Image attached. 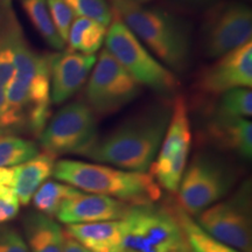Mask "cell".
Instances as JSON below:
<instances>
[{
  "label": "cell",
  "instance_id": "obj_22",
  "mask_svg": "<svg viewBox=\"0 0 252 252\" xmlns=\"http://www.w3.org/2000/svg\"><path fill=\"white\" fill-rule=\"evenodd\" d=\"M20 4L33 27L47 45L58 52L64 49L65 42L55 30L47 0H20Z\"/></svg>",
  "mask_w": 252,
  "mask_h": 252
},
{
  "label": "cell",
  "instance_id": "obj_4",
  "mask_svg": "<svg viewBox=\"0 0 252 252\" xmlns=\"http://www.w3.org/2000/svg\"><path fill=\"white\" fill-rule=\"evenodd\" d=\"M53 175L82 191L117 198L130 206L156 203L161 196V188L150 173L124 171L77 160H60L55 162Z\"/></svg>",
  "mask_w": 252,
  "mask_h": 252
},
{
  "label": "cell",
  "instance_id": "obj_25",
  "mask_svg": "<svg viewBox=\"0 0 252 252\" xmlns=\"http://www.w3.org/2000/svg\"><path fill=\"white\" fill-rule=\"evenodd\" d=\"M39 154V147L32 140L17 135H0V167H15Z\"/></svg>",
  "mask_w": 252,
  "mask_h": 252
},
{
  "label": "cell",
  "instance_id": "obj_7",
  "mask_svg": "<svg viewBox=\"0 0 252 252\" xmlns=\"http://www.w3.org/2000/svg\"><path fill=\"white\" fill-rule=\"evenodd\" d=\"M252 39V9L236 0H220L204 11L200 46L207 59L216 60Z\"/></svg>",
  "mask_w": 252,
  "mask_h": 252
},
{
  "label": "cell",
  "instance_id": "obj_5",
  "mask_svg": "<svg viewBox=\"0 0 252 252\" xmlns=\"http://www.w3.org/2000/svg\"><path fill=\"white\" fill-rule=\"evenodd\" d=\"M174 204L132 206L122 220L121 252H189Z\"/></svg>",
  "mask_w": 252,
  "mask_h": 252
},
{
  "label": "cell",
  "instance_id": "obj_9",
  "mask_svg": "<svg viewBox=\"0 0 252 252\" xmlns=\"http://www.w3.org/2000/svg\"><path fill=\"white\" fill-rule=\"evenodd\" d=\"M141 88L111 53L103 48L86 83L84 98L94 115L108 116L137 98Z\"/></svg>",
  "mask_w": 252,
  "mask_h": 252
},
{
  "label": "cell",
  "instance_id": "obj_32",
  "mask_svg": "<svg viewBox=\"0 0 252 252\" xmlns=\"http://www.w3.org/2000/svg\"><path fill=\"white\" fill-rule=\"evenodd\" d=\"M63 252H91L75 238L64 231V242H63Z\"/></svg>",
  "mask_w": 252,
  "mask_h": 252
},
{
  "label": "cell",
  "instance_id": "obj_17",
  "mask_svg": "<svg viewBox=\"0 0 252 252\" xmlns=\"http://www.w3.org/2000/svg\"><path fill=\"white\" fill-rule=\"evenodd\" d=\"M207 137L215 146L230 151L245 160L252 157V123L248 118L220 117L212 115Z\"/></svg>",
  "mask_w": 252,
  "mask_h": 252
},
{
  "label": "cell",
  "instance_id": "obj_19",
  "mask_svg": "<svg viewBox=\"0 0 252 252\" xmlns=\"http://www.w3.org/2000/svg\"><path fill=\"white\" fill-rule=\"evenodd\" d=\"M56 157L50 153H39L28 161L13 167V188L19 202L27 206L33 195L50 175H53Z\"/></svg>",
  "mask_w": 252,
  "mask_h": 252
},
{
  "label": "cell",
  "instance_id": "obj_14",
  "mask_svg": "<svg viewBox=\"0 0 252 252\" xmlns=\"http://www.w3.org/2000/svg\"><path fill=\"white\" fill-rule=\"evenodd\" d=\"M96 60V54H82L70 48L50 54L52 102L62 104L78 93L87 83Z\"/></svg>",
  "mask_w": 252,
  "mask_h": 252
},
{
  "label": "cell",
  "instance_id": "obj_8",
  "mask_svg": "<svg viewBox=\"0 0 252 252\" xmlns=\"http://www.w3.org/2000/svg\"><path fill=\"white\" fill-rule=\"evenodd\" d=\"M235 175L224 162L210 154H197L186 167L178 189V204L196 216L226 196Z\"/></svg>",
  "mask_w": 252,
  "mask_h": 252
},
{
  "label": "cell",
  "instance_id": "obj_27",
  "mask_svg": "<svg viewBox=\"0 0 252 252\" xmlns=\"http://www.w3.org/2000/svg\"><path fill=\"white\" fill-rule=\"evenodd\" d=\"M75 18H88L109 27L113 11L109 0H64Z\"/></svg>",
  "mask_w": 252,
  "mask_h": 252
},
{
  "label": "cell",
  "instance_id": "obj_15",
  "mask_svg": "<svg viewBox=\"0 0 252 252\" xmlns=\"http://www.w3.org/2000/svg\"><path fill=\"white\" fill-rule=\"evenodd\" d=\"M131 208L130 204L117 198L81 191L62 204L56 219L65 225L119 220L127 215Z\"/></svg>",
  "mask_w": 252,
  "mask_h": 252
},
{
  "label": "cell",
  "instance_id": "obj_11",
  "mask_svg": "<svg viewBox=\"0 0 252 252\" xmlns=\"http://www.w3.org/2000/svg\"><path fill=\"white\" fill-rule=\"evenodd\" d=\"M251 181L237 191L198 214L195 222L217 241L241 252H252Z\"/></svg>",
  "mask_w": 252,
  "mask_h": 252
},
{
  "label": "cell",
  "instance_id": "obj_2",
  "mask_svg": "<svg viewBox=\"0 0 252 252\" xmlns=\"http://www.w3.org/2000/svg\"><path fill=\"white\" fill-rule=\"evenodd\" d=\"M109 1L112 11L165 67L176 76L188 70L193 58V31L188 20L159 6Z\"/></svg>",
  "mask_w": 252,
  "mask_h": 252
},
{
  "label": "cell",
  "instance_id": "obj_20",
  "mask_svg": "<svg viewBox=\"0 0 252 252\" xmlns=\"http://www.w3.org/2000/svg\"><path fill=\"white\" fill-rule=\"evenodd\" d=\"M24 230L31 252H63L64 232L52 217L28 213L24 217Z\"/></svg>",
  "mask_w": 252,
  "mask_h": 252
},
{
  "label": "cell",
  "instance_id": "obj_12",
  "mask_svg": "<svg viewBox=\"0 0 252 252\" xmlns=\"http://www.w3.org/2000/svg\"><path fill=\"white\" fill-rule=\"evenodd\" d=\"M45 152L53 156L83 154L97 139V119L86 102L65 104L39 135Z\"/></svg>",
  "mask_w": 252,
  "mask_h": 252
},
{
  "label": "cell",
  "instance_id": "obj_1",
  "mask_svg": "<svg viewBox=\"0 0 252 252\" xmlns=\"http://www.w3.org/2000/svg\"><path fill=\"white\" fill-rule=\"evenodd\" d=\"M172 113V105L158 103L135 113L115 130L97 137L82 156L98 163L146 173L152 166Z\"/></svg>",
  "mask_w": 252,
  "mask_h": 252
},
{
  "label": "cell",
  "instance_id": "obj_28",
  "mask_svg": "<svg viewBox=\"0 0 252 252\" xmlns=\"http://www.w3.org/2000/svg\"><path fill=\"white\" fill-rule=\"evenodd\" d=\"M47 4H48L49 13L56 32L59 33L60 37L64 42H67L69 30H70L75 15L72 14L71 9L65 4L64 0H47Z\"/></svg>",
  "mask_w": 252,
  "mask_h": 252
},
{
  "label": "cell",
  "instance_id": "obj_33",
  "mask_svg": "<svg viewBox=\"0 0 252 252\" xmlns=\"http://www.w3.org/2000/svg\"><path fill=\"white\" fill-rule=\"evenodd\" d=\"M127 1H131V2H134V4H149L151 0H127Z\"/></svg>",
  "mask_w": 252,
  "mask_h": 252
},
{
  "label": "cell",
  "instance_id": "obj_34",
  "mask_svg": "<svg viewBox=\"0 0 252 252\" xmlns=\"http://www.w3.org/2000/svg\"><path fill=\"white\" fill-rule=\"evenodd\" d=\"M4 133H8V132H6V131H2V130H0V135H1V134H4Z\"/></svg>",
  "mask_w": 252,
  "mask_h": 252
},
{
  "label": "cell",
  "instance_id": "obj_21",
  "mask_svg": "<svg viewBox=\"0 0 252 252\" xmlns=\"http://www.w3.org/2000/svg\"><path fill=\"white\" fill-rule=\"evenodd\" d=\"M108 27L88 18H75L68 33L70 49L82 54H96L105 42Z\"/></svg>",
  "mask_w": 252,
  "mask_h": 252
},
{
  "label": "cell",
  "instance_id": "obj_29",
  "mask_svg": "<svg viewBox=\"0 0 252 252\" xmlns=\"http://www.w3.org/2000/svg\"><path fill=\"white\" fill-rule=\"evenodd\" d=\"M20 209V202L11 186L0 185V224L9 222L17 217Z\"/></svg>",
  "mask_w": 252,
  "mask_h": 252
},
{
  "label": "cell",
  "instance_id": "obj_24",
  "mask_svg": "<svg viewBox=\"0 0 252 252\" xmlns=\"http://www.w3.org/2000/svg\"><path fill=\"white\" fill-rule=\"evenodd\" d=\"M174 210L179 223L193 250L196 252H241L207 234L187 213L181 209L178 203L174 204Z\"/></svg>",
  "mask_w": 252,
  "mask_h": 252
},
{
  "label": "cell",
  "instance_id": "obj_6",
  "mask_svg": "<svg viewBox=\"0 0 252 252\" xmlns=\"http://www.w3.org/2000/svg\"><path fill=\"white\" fill-rule=\"evenodd\" d=\"M105 46L113 58L141 86L150 88L163 97L173 96L180 87L179 77L138 40L115 12L108 27Z\"/></svg>",
  "mask_w": 252,
  "mask_h": 252
},
{
  "label": "cell",
  "instance_id": "obj_10",
  "mask_svg": "<svg viewBox=\"0 0 252 252\" xmlns=\"http://www.w3.org/2000/svg\"><path fill=\"white\" fill-rule=\"evenodd\" d=\"M190 149L191 126L188 104L184 96H176L159 152L150 167V174L160 188L176 194Z\"/></svg>",
  "mask_w": 252,
  "mask_h": 252
},
{
  "label": "cell",
  "instance_id": "obj_13",
  "mask_svg": "<svg viewBox=\"0 0 252 252\" xmlns=\"http://www.w3.org/2000/svg\"><path fill=\"white\" fill-rule=\"evenodd\" d=\"M252 87V42H247L220 56L203 68L195 82L198 93L220 96L237 88Z\"/></svg>",
  "mask_w": 252,
  "mask_h": 252
},
{
  "label": "cell",
  "instance_id": "obj_3",
  "mask_svg": "<svg viewBox=\"0 0 252 252\" xmlns=\"http://www.w3.org/2000/svg\"><path fill=\"white\" fill-rule=\"evenodd\" d=\"M50 54H40L26 37L15 53L14 75L6 98L4 128L7 132L27 130L39 137L52 117Z\"/></svg>",
  "mask_w": 252,
  "mask_h": 252
},
{
  "label": "cell",
  "instance_id": "obj_35",
  "mask_svg": "<svg viewBox=\"0 0 252 252\" xmlns=\"http://www.w3.org/2000/svg\"><path fill=\"white\" fill-rule=\"evenodd\" d=\"M189 252H196V251H195V250H193V248H191V250H190V251H189Z\"/></svg>",
  "mask_w": 252,
  "mask_h": 252
},
{
  "label": "cell",
  "instance_id": "obj_30",
  "mask_svg": "<svg viewBox=\"0 0 252 252\" xmlns=\"http://www.w3.org/2000/svg\"><path fill=\"white\" fill-rule=\"evenodd\" d=\"M0 252H31L17 230L9 226L0 228Z\"/></svg>",
  "mask_w": 252,
  "mask_h": 252
},
{
  "label": "cell",
  "instance_id": "obj_23",
  "mask_svg": "<svg viewBox=\"0 0 252 252\" xmlns=\"http://www.w3.org/2000/svg\"><path fill=\"white\" fill-rule=\"evenodd\" d=\"M82 190L70 185L56 181H47L33 195V203L37 212L46 216H56L62 204L76 196Z\"/></svg>",
  "mask_w": 252,
  "mask_h": 252
},
{
  "label": "cell",
  "instance_id": "obj_26",
  "mask_svg": "<svg viewBox=\"0 0 252 252\" xmlns=\"http://www.w3.org/2000/svg\"><path fill=\"white\" fill-rule=\"evenodd\" d=\"M213 115L220 117L250 118L252 116V91L250 88H237L220 94Z\"/></svg>",
  "mask_w": 252,
  "mask_h": 252
},
{
  "label": "cell",
  "instance_id": "obj_16",
  "mask_svg": "<svg viewBox=\"0 0 252 252\" xmlns=\"http://www.w3.org/2000/svg\"><path fill=\"white\" fill-rule=\"evenodd\" d=\"M25 34L11 0H0V130L4 128L6 98L14 75L15 53ZM7 132V131H6Z\"/></svg>",
  "mask_w": 252,
  "mask_h": 252
},
{
  "label": "cell",
  "instance_id": "obj_18",
  "mask_svg": "<svg viewBox=\"0 0 252 252\" xmlns=\"http://www.w3.org/2000/svg\"><path fill=\"white\" fill-rule=\"evenodd\" d=\"M65 232L91 252H121L122 220L67 224Z\"/></svg>",
  "mask_w": 252,
  "mask_h": 252
},
{
  "label": "cell",
  "instance_id": "obj_31",
  "mask_svg": "<svg viewBox=\"0 0 252 252\" xmlns=\"http://www.w3.org/2000/svg\"><path fill=\"white\" fill-rule=\"evenodd\" d=\"M173 5L189 12L206 11L220 0H169Z\"/></svg>",
  "mask_w": 252,
  "mask_h": 252
}]
</instances>
